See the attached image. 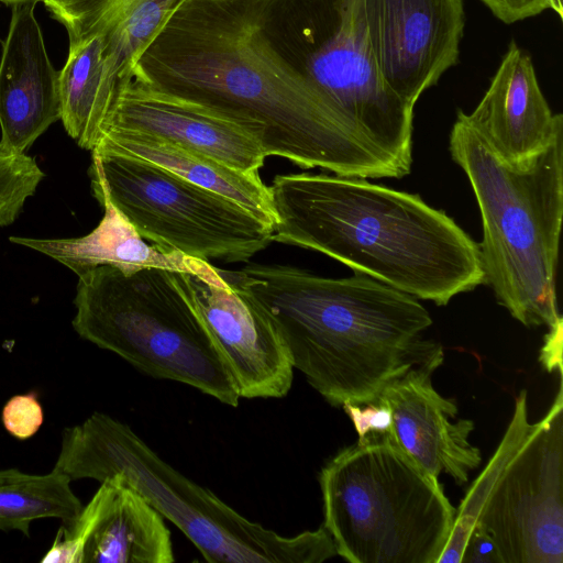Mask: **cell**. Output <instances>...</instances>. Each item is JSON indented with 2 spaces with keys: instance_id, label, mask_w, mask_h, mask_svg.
Masks as SVG:
<instances>
[{
  "instance_id": "obj_1",
  "label": "cell",
  "mask_w": 563,
  "mask_h": 563,
  "mask_svg": "<svg viewBox=\"0 0 563 563\" xmlns=\"http://www.w3.org/2000/svg\"><path fill=\"white\" fill-rule=\"evenodd\" d=\"M318 0H181L132 78L240 126L265 157L373 178L383 155L307 77Z\"/></svg>"
},
{
  "instance_id": "obj_2",
  "label": "cell",
  "mask_w": 563,
  "mask_h": 563,
  "mask_svg": "<svg viewBox=\"0 0 563 563\" xmlns=\"http://www.w3.org/2000/svg\"><path fill=\"white\" fill-rule=\"evenodd\" d=\"M275 327L294 369L331 406L376 405L412 368L444 360L417 298L363 274L328 278L285 265L220 269Z\"/></svg>"
},
{
  "instance_id": "obj_3",
  "label": "cell",
  "mask_w": 563,
  "mask_h": 563,
  "mask_svg": "<svg viewBox=\"0 0 563 563\" xmlns=\"http://www.w3.org/2000/svg\"><path fill=\"white\" fill-rule=\"evenodd\" d=\"M269 189L275 242L320 252L438 306L485 285L478 243L418 195L310 173L277 175Z\"/></svg>"
},
{
  "instance_id": "obj_4",
  "label": "cell",
  "mask_w": 563,
  "mask_h": 563,
  "mask_svg": "<svg viewBox=\"0 0 563 563\" xmlns=\"http://www.w3.org/2000/svg\"><path fill=\"white\" fill-rule=\"evenodd\" d=\"M449 150L478 203L485 285L523 325L550 328L562 318L556 269L563 218V130L543 150L511 165L459 110Z\"/></svg>"
},
{
  "instance_id": "obj_5",
  "label": "cell",
  "mask_w": 563,
  "mask_h": 563,
  "mask_svg": "<svg viewBox=\"0 0 563 563\" xmlns=\"http://www.w3.org/2000/svg\"><path fill=\"white\" fill-rule=\"evenodd\" d=\"M53 468L71 482L120 476L211 563H321L338 555L323 526L285 537L251 521L103 412L64 429Z\"/></svg>"
},
{
  "instance_id": "obj_6",
  "label": "cell",
  "mask_w": 563,
  "mask_h": 563,
  "mask_svg": "<svg viewBox=\"0 0 563 563\" xmlns=\"http://www.w3.org/2000/svg\"><path fill=\"white\" fill-rule=\"evenodd\" d=\"M323 527L351 563H438L456 509L439 479L396 442L369 432L319 473Z\"/></svg>"
},
{
  "instance_id": "obj_7",
  "label": "cell",
  "mask_w": 563,
  "mask_h": 563,
  "mask_svg": "<svg viewBox=\"0 0 563 563\" xmlns=\"http://www.w3.org/2000/svg\"><path fill=\"white\" fill-rule=\"evenodd\" d=\"M73 328L151 377L236 407L240 395L197 311L190 274L98 266L78 276Z\"/></svg>"
},
{
  "instance_id": "obj_8",
  "label": "cell",
  "mask_w": 563,
  "mask_h": 563,
  "mask_svg": "<svg viewBox=\"0 0 563 563\" xmlns=\"http://www.w3.org/2000/svg\"><path fill=\"white\" fill-rule=\"evenodd\" d=\"M545 416L529 422L527 390L506 433L456 510L438 563H461L474 525L503 563H563V384Z\"/></svg>"
},
{
  "instance_id": "obj_9",
  "label": "cell",
  "mask_w": 563,
  "mask_h": 563,
  "mask_svg": "<svg viewBox=\"0 0 563 563\" xmlns=\"http://www.w3.org/2000/svg\"><path fill=\"white\" fill-rule=\"evenodd\" d=\"M91 154V183L153 244L208 262L235 263L273 242L272 225L218 192L139 158Z\"/></svg>"
},
{
  "instance_id": "obj_10",
  "label": "cell",
  "mask_w": 563,
  "mask_h": 563,
  "mask_svg": "<svg viewBox=\"0 0 563 563\" xmlns=\"http://www.w3.org/2000/svg\"><path fill=\"white\" fill-rule=\"evenodd\" d=\"M369 46L385 85L415 107L459 63L463 0H364Z\"/></svg>"
},
{
  "instance_id": "obj_11",
  "label": "cell",
  "mask_w": 563,
  "mask_h": 563,
  "mask_svg": "<svg viewBox=\"0 0 563 563\" xmlns=\"http://www.w3.org/2000/svg\"><path fill=\"white\" fill-rule=\"evenodd\" d=\"M163 516L120 476L102 482L79 515L63 523L43 563H172Z\"/></svg>"
},
{
  "instance_id": "obj_12",
  "label": "cell",
  "mask_w": 563,
  "mask_h": 563,
  "mask_svg": "<svg viewBox=\"0 0 563 563\" xmlns=\"http://www.w3.org/2000/svg\"><path fill=\"white\" fill-rule=\"evenodd\" d=\"M197 311L240 398H283L292 385L294 366L274 324L222 276L208 280L190 274Z\"/></svg>"
},
{
  "instance_id": "obj_13",
  "label": "cell",
  "mask_w": 563,
  "mask_h": 563,
  "mask_svg": "<svg viewBox=\"0 0 563 563\" xmlns=\"http://www.w3.org/2000/svg\"><path fill=\"white\" fill-rule=\"evenodd\" d=\"M154 135L235 169L260 174L265 155L240 126L187 100L136 79L121 81L103 125Z\"/></svg>"
},
{
  "instance_id": "obj_14",
  "label": "cell",
  "mask_w": 563,
  "mask_h": 563,
  "mask_svg": "<svg viewBox=\"0 0 563 563\" xmlns=\"http://www.w3.org/2000/svg\"><path fill=\"white\" fill-rule=\"evenodd\" d=\"M432 374L422 367L410 369L386 387L377 402L389 409V431L416 463L437 478L445 473L463 485L482 462L479 449L470 442L475 424L457 418L455 400L434 389Z\"/></svg>"
},
{
  "instance_id": "obj_15",
  "label": "cell",
  "mask_w": 563,
  "mask_h": 563,
  "mask_svg": "<svg viewBox=\"0 0 563 563\" xmlns=\"http://www.w3.org/2000/svg\"><path fill=\"white\" fill-rule=\"evenodd\" d=\"M35 5H11L0 58V144L19 153H26L60 120L58 71L48 57Z\"/></svg>"
},
{
  "instance_id": "obj_16",
  "label": "cell",
  "mask_w": 563,
  "mask_h": 563,
  "mask_svg": "<svg viewBox=\"0 0 563 563\" xmlns=\"http://www.w3.org/2000/svg\"><path fill=\"white\" fill-rule=\"evenodd\" d=\"M470 123L506 163L516 165L543 150L563 130L543 96L532 58L515 41L508 45Z\"/></svg>"
},
{
  "instance_id": "obj_17",
  "label": "cell",
  "mask_w": 563,
  "mask_h": 563,
  "mask_svg": "<svg viewBox=\"0 0 563 563\" xmlns=\"http://www.w3.org/2000/svg\"><path fill=\"white\" fill-rule=\"evenodd\" d=\"M91 190L104 212L99 224L88 234L68 239L10 236L9 241L55 260L77 276L107 265L124 274L163 268L212 282L222 278L220 269L208 261L145 242L99 185L91 183Z\"/></svg>"
},
{
  "instance_id": "obj_18",
  "label": "cell",
  "mask_w": 563,
  "mask_h": 563,
  "mask_svg": "<svg viewBox=\"0 0 563 563\" xmlns=\"http://www.w3.org/2000/svg\"><path fill=\"white\" fill-rule=\"evenodd\" d=\"M181 0H44L69 44L99 36L104 47L103 93L112 103L117 86Z\"/></svg>"
},
{
  "instance_id": "obj_19",
  "label": "cell",
  "mask_w": 563,
  "mask_h": 563,
  "mask_svg": "<svg viewBox=\"0 0 563 563\" xmlns=\"http://www.w3.org/2000/svg\"><path fill=\"white\" fill-rule=\"evenodd\" d=\"M92 151L126 155L156 165L233 200L257 219L275 225L271 189L260 174L245 173L161 137L128 130H106Z\"/></svg>"
},
{
  "instance_id": "obj_20",
  "label": "cell",
  "mask_w": 563,
  "mask_h": 563,
  "mask_svg": "<svg viewBox=\"0 0 563 563\" xmlns=\"http://www.w3.org/2000/svg\"><path fill=\"white\" fill-rule=\"evenodd\" d=\"M104 47L101 37L70 43L58 71L60 120L68 135L84 150L99 143L110 104L103 93Z\"/></svg>"
},
{
  "instance_id": "obj_21",
  "label": "cell",
  "mask_w": 563,
  "mask_h": 563,
  "mask_svg": "<svg viewBox=\"0 0 563 563\" xmlns=\"http://www.w3.org/2000/svg\"><path fill=\"white\" fill-rule=\"evenodd\" d=\"M70 483L66 475L54 468L44 475L27 474L18 468L0 470V530H18L29 537L34 520L73 521L84 505Z\"/></svg>"
},
{
  "instance_id": "obj_22",
  "label": "cell",
  "mask_w": 563,
  "mask_h": 563,
  "mask_svg": "<svg viewBox=\"0 0 563 563\" xmlns=\"http://www.w3.org/2000/svg\"><path fill=\"white\" fill-rule=\"evenodd\" d=\"M44 177L33 157L0 144V228L18 219Z\"/></svg>"
},
{
  "instance_id": "obj_23",
  "label": "cell",
  "mask_w": 563,
  "mask_h": 563,
  "mask_svg": "<svg viewBox=\"0 0 563 563\" xmlns=\"http://www.w3.org/2000/svg\"><path fill=\"white\" fill-rule=\"evenodd\" d=\"M4 429L18 440L32 438L44 422L43 407L35 391L12 396L3 406Z\"/></svg>"
},
{
  "instance_id": "obj_24",
  "label": "cell",
  "mask_w": 563,
  "mask_h": 563,
  "mask_svg": "<svg viewBox=\"0 0 563 563\" xmlns=\"http://www.w3.org/2000/svg\"><path fill=\"white\" fill-rule=\"evenodd\" d=\"M353 422L358 438L369 432H387L390 430V411L383 405H344L342 407Z\"/></svg>"
},
{
  "instance_id": "obj_25",
  "label": "cell",
  "mask_w": 563,
  "mask_h": 563,
  "mask_svg": "<svg viewBox=\"0 0 563 563\" xmlns=\"http://www.w3.org/2000/svg\"><path fill=\"white\" fill-rule=\"evenodd\" d=\"M501 22L511 24L551 9V0H479Z\"/></svg>"
},
{
  "instance_id": "obj_26",
  "label": "cell",
  "mask_w": 563,
  "mask_h": 563,
  "mask_svg": "<svg viewBox=\"0 0 563 563\" xmlns=\"http://www.w3.org/2000/svg\"><path fill=\"white\" fill-rule=\"evenodd\" d=\"M461 563H503L493 539L474 525L465 543Z\"/></svg>"
},
{
  "instance_id": "obj_27",
  "label": "cell",
  "mask_w": 563,
  "mask_h": 563,
  "mask_svg": "<svg viewBox=\"0 0 563 563\" xmlns=\"http://www.w3.org/2000/svg\"><path fill=\"white\" fill-rule=\"evenodd\" d=\"M562 330L563 320L560 318L553 325L549 328V332L544 336V344L541 347L539 360L548 373L558 371L559 374H563Z\"/></svg>"
},
{
  "instance_id": "obj_28",
  "label": "cell",
  "mask_w": 563,
  "mask_h": 563,
  "mask_svg": "<svg viewBox=\"0 0 563 563\" xmlns=\"http://www.w3.org/2000/svg\"><path fill=\"white\" fill-rule=\"evenodd\" d=\"M551 10H553L560 19H563V0H551Z\"/></svg>"
},
{
  "instance_id": "obj_29",
  "label": "cell",
  "mask_w": 563,
  "mask_h": 563,
  "mask_svg": "<svg viewBox=\"0 0 563 563\" xmlns=\"http://www.w3.org/2000/svg\"><path fill=\"white\" fill-rule=\"evenodd\" d=\"M43 2L44 0H0L1 3H4L7 5H13V4H19V3H24V2Z\"/></svg>"
}]
</instances>
